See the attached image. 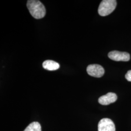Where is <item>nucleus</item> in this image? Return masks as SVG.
Instances as JSON below:
<instances>
[{
  "mask_svg": "<svg viewBox=\"0 0 131 131\" xmlns=\"http://www.w3.org/2000/svg\"><path fill=\"white\" fill-rule=\"evenodd\" d=\"M27 7L30 14L35 19H42L46 15L45 6L39 1L29 0Z\"/></svg>",
  "mask_w": 131,
  "mask_h": 131,
  "instance_id": "obj_1",
  "label": "nucleus"
},
{
  "mask_svg": "<svg viewBox=\"0 0 131 131\" xmlns=\"http://www.w3.org/2000/svg\"><path fill=\"white\" fill-rule=\"evenodd\" d=\"M117 6L116 0H103L99 6L98 13L101 16H106L111 14Z\"/></svg>",
  "mask_w": 131,
  "mask_h": 131,
  "instance_id": "obj_2",
  "label": "nucleus"
},
{
  "mask_svg": "<svg viewBox=\"0 0 131 131\" xmlns=\"http://www.w3.org/2000/svg\"><path fill=\"white\" fill-rule=\"evenodd\" d=\"M86 71L89 75L97 78L101 77L104 74L103 67L98 64L89 65L87 67Z\"/></svg>",
  "mask_w": 131,
  "mask_h": 131,
  "instance_id": "obj_3",
  "label": "nucleus"
},
{
  "mask_svg": "<svg viewBox=\"0 0 131 131\" xmlns=\"http://www.w3.org/2000/svg\"><path fill=\"white\" fill-rule=\"evenodd\" d=\"M110 59L115 61H128L130 59V55L127 52L113 51L108 54Z\"/></svg>",
  "mask_w": 131,
  "mask_h": 131,
  "instance_id": "obj_4",
  "label": "nucleus"
},
{
  "mask_svg": "<svg viewBox=\"0 0 131 131\" xmlns=\"http://www.w3.org/2000/svg\"><path fill=\"white\" fill-rule=\"evenodd\" d=\"M98 131H116L114 123L108 118L102 119L98 123Z\"/></svg>",
  "mask_w": 131,
  "mask_h": 131,
  "instance_id": "obj_5",
  "label": "nucleus"
},
{
  "mask_svg": "<svg viewBox=\"0 0 131 131\" xmlns=\"http://www.w3.org/2000/svg\"><path fill=\"white\" fill-rule=\"evenodd\" d=\"M117 100V96L114 93L109 92L99 98L98 102L102 105H107L115 102Z\"/></svg>",
  "mask_w": 131,
  "mask_h": 131,
  "instance_id": "obj_6",
  "label": "nucleus"
},
{
  "mask_svg": "<svg viewBox=\"0 0 131 131\" xmlns=\"http://www.w3.org/2000/svg\"><path fill=\"white\" fill-rule=\"evenodd\" d=\"M42 66L44 69L50 71L57 70L60 68V65L58 63L50 60L44 61L42 64Z\"/></svg>",
  "mask_w": 131,
  "mask_h": 131,
  "instance_id": "obj_7",
  "label": "nucleus"
},
{
  "mask_svg": "<svg viewBox=\"0 0 131 131\" xmlns=\"http://www.w3.org/2000/svg\"><path fill=\"white\" fill-rule=\"evenodd\" d=\"M24 131H41V127L38 122H33L26 127Z\"/></svg>",
  "mask_w": 131,
  "mask_h": 131,
  "instance_id": "obj_8",
  "label": "nucleus"
},
{
  "mask_svg": "<svg viewBox=\"0 0 131 131\" xmlns=\"http://www.w3.org/2000/svg\"><path fill=\"white\" fill-rule=\"evenodd\" d=\"M125 78L128 81L131 82V70H129L125 75Z\"/></svg>",
  "mask_w": 131,
  "mask_h": 131,
  "instance_id": "obj_9",
  "label": "nucleus"
}]
</instances>
